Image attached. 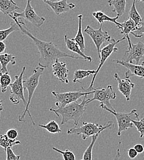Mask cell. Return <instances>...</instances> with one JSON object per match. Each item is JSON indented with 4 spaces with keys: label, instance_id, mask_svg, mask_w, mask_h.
I'll list each match as a JSON object with an SVG mask.
<instances>
[{
    "label": "cell",
    "instance_id": "83f0119b",
    "mask_svg": "<svg viewBox=\"0 0 144 160\" xmlns=\"http://www.w3.org/2000/svg\"><path fill=\"white\" fill-rule=\"evenodd\" d=\"M21 143V141L11 140L9 139L6 134L0 135V147H2L5 151H6L7 148H12V147Z\"/></svg>",
    "mask_w": 144,
    "mask_h": 160
},
{
    "label": "cell",
    "instance_id": "e0dca14e",
    "mask_svg": "<svg viewBox=\"0 0 144 160\" xmlns=\"http://www.w3.org/2000/svg\"><path fill=\"white\" fill-rule=\"evenodd\" d=\"M136 28L137 27L135 25V23L131 19H129L128 20L124 21L123 23H121V27L119 28V30H121V33L124 35V37H125L126 39L127 40L129 46L128 49H131L132 45V43L131 42L129 37V33L135 31Z\"/></svg>",
    "mask_w": 144,
    "mask_h": 160
},
{
    "label": "cell",
    "instance_id": "2e32d148",
    "mask_svg": "<svg viewBox=\"0 0 144 160\" xmlns=\"http://www.w3.org/2000/svg\"><path fill=\"white\" fill-rule=\"evenodd\" d=\"M115 79L118 81V91L123 95L127 101L130 100L131 94L132 89L135 87V84L130 79H122L118 76V73H115L114 75Z\"/></svg>",
    "mask_w": 144,
    "mask_h": 160
},
{
    "label": "cell",
    "instance_id": "3957f363",
    "mask_svg": "<svg viewBox=\"0 0 144 160\" xmlns=\"http://www.w3.org/2000/svg\"><path fill=\"white\" fill-rule=\"evenodd\" d=\"M44 69L45 68L41 67L40 66H38L33 70V74L31 76H30L28 78H26L25 80L23 79V87H24V89H26L28 91V101H27V105L25 107V110L19 115V121L21 122L25 121L24 120V118L26 116L27 113H28V114L30 118V120L33 123V125L35 126V122L34 120H33L32 116L29 110V107H30V102H31L32 98L33 96L34 92H35L37 86L39 84L40 77H41V75L43 73Z\"/></svg>",
    "mask_w": 144,
    "mask_h": 160
},
{
    "label": "cell",
    "instance_id": "603a6c76",
    "mask_svg": "<svg viewBox=\"0 0 144 160\" xmlns=\"http://www.w3.org/2000/svg\"><path fill=\"white\" fill-rule=\"evenodd\" d=\"M78 29L77 31V33L74 38H72V40L76 42L80 46L81 50L84 52V51L85 49V41L84 38L83 36L82 32V14H80L78 16Z\"/></svg>",
    "mask_w": 144,
    "mask_h": 160
},
{
    "label": "cell",
    "instance_id": "5bb4252c",
    "mask_svg": "<svg viewBox=\"0 0 144 160\" xmlns=\"http://www.w3.org/2000/svg\"><path fill=\"white\" fill-rule=\"evenodd\" d=\"M43 2L46 3L47 6H49L57 16H60L62 13L71 11L76 6L75 4L72 2L68 3L67 0H61L58 1L44 0Z\"/></svg>",
    "mask_w": 144,
    "mask_h": 160
},
{
    "label": "cell",
    "instance_id": "30bf717a",
    "mask_svg": "<svg viewBox=\"0 0 144 160\" xmlns=\"http://www.w3.org/2000/svg\"><path fill=\"white\" fill-rule=\"evenodd\" d=\"M84 32L89 35L93 41L98 54V57L100 58L101 53V47L105 42H109L112 39L110 36L108 35V32L103 31L102 30V25H101L99 29H94L90 25H87L84 29Z\"/></svg>",
    "mask_w": 144,
    "mask_h": 160
},
{
    "label": "cell",
    "instance_id": "7a4b0ae2",
    "mask_svg": "<svg viewBox=\"0 0 144 160\" xmlns=\"http://www.w3.org/2000/svg\"><path fill=\"white\" fill-rule=\"evenodd\" d=\"M88 99H87V96H85L81 103L76 102L70 103L65 107L58 108L57 109L51 108H49V111L54 112L59 117H61V125H63L69 121H73L75 127H77L78 126L80 121L82 118L86 107L87 105Z\"/></svg>",
    "mask_w": 144,
    "mask_h": 160
},
{
    "label": "cell",
    "instance_id": "b9f144b4",
    "mask_svg": "<svg viewBox=\"0 0 144 160\" xmlns=\"http://www.w3.org/2000/svg\"></svg>",
    "mask_w": 144,
    "mask_h": 160
},
{
    "label": "cell",
    "instance_id": "d4e9b609",
    "mask_svg": "<svg viewBox=\"0 0 144 160\" xmlns=\"http://www.w3.org/2000/svg\"><path fill=\"white\" fill-rule=\"evenodd\" d=\"M136 1H133L131 7L130 8V10L129 11L128 16H129V19H131L134 21L136 27H138L141 25V23L144 22V20L142 19V17L141 16V15L139 14L137 9H136Z\"/></svg>",
    "mask_w": 144,
    "mask_h": 160
},
{
    "label": "cell",
    "instance_id": "836d02e7",
    "mask_svg": "<svg viewBox=\"0 0 144 160\" xmlns=\"http://www.w3.org/2000/svg\"><path fill=\"white\" fill-rule=\"evenodd\" d=\"M6 152V160H20L21 157L16 155L12 148H7Z\"/></svg>",
    "mask_w": 144,
    "mask_h": 160
},
{
    "label": "cell",
    "instance_id": "484cf974",
    "mask_svg": "<svg viewBox=\"0 0 144 160\" xmlns=\"http://www.w3.org/2000/svg\"><path fill=\"white\" fill-rule=\"evenodd\" d=\"M19 30H20V28L18 24L14 20H12L11 22L10 27L8 28L0 30V41H3L6 40L9 35H11L14 32Z\"/></svg>",
    "mask_w": 144,
    "mask_h": 160
},
{
    "label": "cell",
    "instance_id": "9c48e42d",
    "mask_svg": "<svg viewBox=\"0 0 144 160\" xmlns=\"http://www.w3.org/2000/svg\"><path fill=\"white\" fill-rule=\"evenodd\" d=\"M94 96L92 99H88L87 104L94 100H98L112 111H116L112 104L110 100H115L117 98V94L113 89L112 85H108L106 88H94Z\"/></svg>",
    "mask_w": 144,
    "mask_h": 160
},
{
    "label": "cell",
    "instance_id": "1f68e13d",
    "mask_svg": "<svg viewBox=\"0 0 144 160\" xmlns=\"http://www.w3.org/2000/svg\"><path fill=\"white\" fill-rule=\"evenodd\" d=\"M134 126H136L138 132L140 133V138L144 137V118L141 120H131Z\"/></svg>",
    "mask_w": 144,
    "mask_h": 160
},
{
    "label": "cell",
    "instance_id": "ffe728a7",
    "mask_svg": "<svg viewBox=\"0 0 144 160\" xmlns=\"http://www.w3.org/2000/svg\"><path fill=\"white\" fill-rule=\"evenodd\" d=\"M93 17L97 20V22L99 23L101 25H103L104 22H111L114 23L117 27L118 28V29L121 27V23H118L117 20L119 19L118 16H117L115 18H110L106 14H105L103 11H96L92 13Z\"/></svg>",
    "mask_w": 144,
    "mask_h": 160
},
{
    "label": "cell",
    "instance_id": "e575fe53",
    "mask_svg": "<svg viewBox=\"0 0 144 160\" xmlns=\"http://www.w3.org/2000/svg\"><path fill=\"white\" fill-rule=\"evenodd\" d=\"M6 135L7 136V137L11 139V140H16L17 138L18 137L19 135V132L18 131L15 129V128H11L9 130L7 131Z\"/></svg>",
    "mask_w": 144,
    "mask_h": 160
},
{
    "label": "cell",
    "instance_id": "4dcf8cb0",
    "mask_svg": "<svg viewBox=\"0 0 144 160\" xmlns=\"http://www.w3.org/2000/svg\"><path fill=\"white\" fill-rule=\"evenodd\" d=\"M52 149L53 150L62 155L63 160H76V157L74 153L68 149H66L65 151L59 150L56 147H53Z\"/></svg>",
    "mask_w": 144,
    "mask_h": 160
},
{
    "label": "cell",
    "instance_id": "f546056e",
    "mask_svg": "<svg viewBox=\"0 0 144 160\" xmlns=\"http://www.w3.org/2000/svg\"><path fill=\"white\" fill-rule=\"evenodd\" d=\"M100 134H97L94 136L92 137L91 142L86 150L84 151L82 159L80 160H92V150L93 147L94 146V144L96 142L97 139H98V137Z\"/></svg>",
    "mask_w": 144,
    "mask_h": 160
},
{
    "label": "cell",
    "instance_id": "f35d334b",
    "mask_svg": "<svg viewBox=\"0 0 144 160\" xmlns=\"http://www.w3.org/2000/svg\"><path fill=\"white\" fill-rule=\"evenodd\" d=\"M120 156H121V153H120V149L118 148L117 149V153H116V155L115 157V158L112 160H118L120 158Z\"/></svg>",
    "mask_w": 144,
    "mask_h": 160
},
{
    "label": "cell",
    "instance_id": "7402d4cb",
    "mask_svg": "<svg viewBox=\"0 0 144 160\" xmlns=\"http://www.w3.org/2000/svg\"><path fill=\"white\" fill-rule=\"evenodd\" d=\"M108 3L110 6L113 7L112 12L116 13L119 18L124 14L126 5V0H109Z\"/></svg>",
    "mask_w": 144,
    "mask_h": 160
},
{
    "label": "cell",
    "instance_id": "52a82bcc",
    "mask_svg": "<svg viewBox=\"0 0 144 160\" xmlns=\"http://www.w3.org/2000/svg\"><path fill=\"white\" fill-rule=\"evenodd\" d=\"M26 70V67L24 66L22 68L20 75L15 76V80L10 85L11 87V95L9 100L14 105H18L21 100L23 103L25 107L27 105V101L24 96V87H23V75Z\"/></svg>",
    "mask_w": 144,
    "mask_h": 160
},
{
    "label": "cell",
    "instance_id": "f1b7e54d",
    "mask_svg": "<svg viewBox=\"0 0 144 160\" xmlns=\"http://www.w3.org/2000/svg\"><path fill=\"white\" fill-rule=\"evenodd\" d=\"M12 83L11 77L8 73H0V87L2 93H5Z\"/></svg>",
    "mask_w": 144,
    "mask_h": 160
},
{
    "label": "cell",
    "instance_id": "8fae6325",
    "mask_svg": "<svg viewBox=\"0 0 144 160\" xmlns=\"http://www.w3.org/2000/svg\"><path fill=\"white\" fill-rule=\"evenodd\" d=\"M15 18L17 19L22 18L30 22L33 25L37 27H40L45 22L46 19L38 15L33 7L31 5V1L28 0L27 1V4L24 11L22 12H15L13 16L11 18Z\"/></svg>",
    "mask_w": 144,
    "mask_h": 160
},
{
    "label": "cell",
    "instance_id": "d6986e66",
    "mask_svg": "<svg viewBox=\"0 0 144 160\" xmlns=\"http://www.w3.org/2000/svg\"><path fill=\"white\" fill-rule=\"evenodd\" d=\"M19 9L20 8L12 0H0V12L4 15H8L11 18Z\"/></svg>",
    "mask_w": 144,
    "mask_h": 160
},
{
    "label": "cell",
    "instance_id": "277c9868",
    "mask_svg": "<svg viewBox=\"0 0 144 160\" xmlns=\"http://www.w3.org/2000/svg\"><path fill=\"white\" fill-rule=\"evenodd\" d=\"M114 126L113 121H108L105 125H101L97 123L83 122L81 126L72 128L67 130L68 134L82 135V140H86L87 138L94 136L97 134H101L103 131Z\"/></svg>",
    "mask_w": 144,
    "mask_h": 160
},
{
    "label": "cell",
    "instance_id": "d6a6232c",
    "mask_svg": "<svg viewBox=\"0 0 144 160\" xmlns=\"http://www.w3.org/2000/svg\"><path fill=\"white\" fill-rule=\"evenodd\" d=\"M131 34L136 38H141L144 35V21L139 27L136 28L135 31L131 32Z\"/></svg>",
    "mask_w": 144,
    "mask_h": 160
},
{
    "label": "cell",
    "instance_id": "44dd1931",
    "mask_svg": "<svg viewBox=\"0 0 144 160\" xmlns=\"http://www.w3.org/2000/svg\"><path fill=\"white\" fill-rule=\"evenodd\" d=\"M17 57L13 56L12 54L4 53L0 54V64L1 65L0 73H8V70L7 68V65L11 63L12 65H14L16 63Z\"/></svg>",
    "mask_w": 144,
    "mask_h": 160
},
{
    "label": "cell",
    "instance_id": "7c38bea8",
    "mask_svg": "<svg viewBox=\"0 0 144 160\" xmlns=\"http://www.w3.org/2000/svg\"><path fill=\"white\" fill-rule=\"evenodd\" d=\"M144 43L139 41L136 44H132V48L126 51L124 53L123 61L132 63L134 60L136 65L139 64V61L144 58Z\"/></svg>",
    "mask_w": 144,
    "mask_h": 160
},
{
    "label": "cell",
    "instance_id": "4316f807",
    "mask_svg": "<svg viewBox=\"0 0 144 160\" xmlns=\"http://www.w3.org/2000/svg\"><path fill=\"white\" fill-rule=\"evenodd\" d=\"M38 126L41 128L47 130L49 133L51 134H57L62 132L59 124L54 120L49 121L46 124H39Z\"/></svg>",
    "mask_w": 144,
    "mask_h": 160
},
{
    "label": "cell",
    "instance_id": "d590c367",
    "mask_svg": "<svg viewBox=\"0 0 144 160\" xmlns=\"http://www.w3.org/2000/svg\"><path fill=\"white\" fill-rule=\"evenodd\" d=\"M127 154H128V157L130 159L134 160V159L136 158V157H137L139 153L136 152V150L134 149V148H131L128 150Z\"/></svg>",
    "mask_w": 144,
    "mask_h": 160
},
{
    "label": "cell",
    "instance_id": "6da1fadb",
    "mask_svg": "<svg viewBox=\"0 0 144 160\" xmlns=\"http://www.w3.org/2000/svg\"><path fill=\"white\" fill-rule=\"evenodd\" d=\"M11 18L18 24L21 32L30 38L38 48L40 54L38 66H40L44 68H46L49 67L50 64L54 63L56 60L64 58L84 60L82 58L70 55L68 53L62 51L52 42L44 41L37 38L36 37L32 34V33L26 27L25 22L23 21L22 18L17 19L13 17Z\"/></svg>",
    "mask_w": 144,
    "mask_h": 160
},
{
    "label": "cell",
    "instance_id": "8d00e7d4",
    "mask_svg": "<svg viewBox=\"0 0 144 160\" xmlns=\"http://www.w3.org/2000/svg\"><path fill=\"white\" fill-rule=\"evenodd\" d=\"M134 148L138 153H142L144 152V147L141 143H137L135 145Z\"/></svg>",
    "mask_w": 144,
    "mask_h": 160
},
{
    "label": "cell",
    "instance_id": "8992f818",
    "mask_svg": "<svg viewBox=\"0 0 144 160\" xmlns=\"http://www.w3.org/2000/svg\"><path fill=\"white\" fill-rule=\"evenodd\" d=\"M94 91L87 92L86 89L82 87V89L78 91H70L63 93L52 91V94L56 98V105L58 108H63L70 103L76 102L82 96L84 97L85 96L94 94Z\"/></svg>",
    "mask_w": 144,
    "mask_h": 160
},
{
    "label": "cell",
    "instance_id": "9a60e30c",
    "mask_svg": "<svg viewBox=\"0 0 144 160\" xmlns=\"http://www.w3.org/2000/svg\"><path fill=\"white\" fill-rule=\"evenodd\" d=\"M53 76L57 78V80L62 82L68 84L69 80L68 79V75L69 70L67 67V63L63 62L56 60L52 65Z\"/></svg>",
    "mask_w": 144,
    "mask_h": 160
},
{
    "label": "cell",
    "instance_id": "60d3db41",
    "mask_svg": "<svg viewBox=\"0 0 144 160\" xmlns=\"http://www.w3.org/2000/svg\"><path fill=\"white\" fill-rule=\"evenodd\" d=\"M0 116H1V112H0Z\"/></svg>",
    "mask_w": 144,
    "mask_h": 160
},
{
    "label": "cell",
    "instance_id": "74e56055",
    "mask_svg": "<svg viewBox=\"0 0 144 160\" xmlns=\"http://www.w3.org/2000/svg\"><path fill=\"white\" fill-rule=\"evenodd\" d=\"M6 48V45L3 41H0V54H4Z\"/></svg>",
    "mask_w": 144,
    "mask_h": 160
},
{
    "label": "cell",
    "instance_id": "cb8c5ba5",
    "mask_svg": "<svg viewBox=\"0 0 144 160\" xmlns=\"http://www.w3.org/2000/svg\"><path fill=\"white\" fill-rule=\"evenodd\" d=\"M96 70H82V69H78L76 70L73 74V82L74 83L76 82H80L82 83L80 80H83L86 77H90V76H94L96 74Z\"/></svg>",
    "mask_w": 144,
    "mask_h": 160
},
{
    "label": "cell",
    "instance_id": "ac0fdd59",
    "mask_svg": "<svg viewBox=\"0 0 144 160\" xmlns=\"http://www.w3.org/2000/svg\"><path fill=\"white\" fill-rule=\"evenodd\" d=\"M63 38L66 47L68 50L80 56L81 58H82L84 59V60L89 61V62H91L92 61L93 59L91 57L87 56L86 54H84V53L81 50L79 45L72 39H69L67 35H65Z\"/></svg>",
    "mask_w": 144,
    "mask_h": 160
},
{
    "label": "cell",
    "instance_id": "ab89813d",
    "mask_svg": "<svg viewBox=\"0 0 144 160\" xmlns=\"http://www.w3.org/2000/svg\"><path fill=\"white\" fill-rule=\"evenodd\" d=\"M2 102H3V100H1L0 99V112L3 110V107H2Z\"/></svg>",
    "mask_w": 144,
    "mask_h": 160
},
{
    "label": "cell",
    "instance_id": "4fadbf2b",
    "mask_svg": "<svg viewBox=\"0 0 144 160\" xmlns=\"http://www.w3.org/2000/svg\"><path fill=\"white\" fill-rule=\"evenodd\" d=\"M113 62L126 67L127 71L125 73V78L130 79L131 77H138L144 78V62L141 64L136 65L130 63L123 60H114Z\"/></svg>",
    "mask_w": 144,
    "mask_h": 160
},
{
    "label": "cell",
    "instance_id": "ba28073f",
    "mask_svg": "<svg viewBox=\"0 0 144 160\" xmlns=\"http://www.w3.org/2000/svg\"><path fill=\"white\" fill-rule=\"evenodd\" d=\"M126 40L125 37L122 38V39L119 40H115L114 38L111 39L110 41H109L108 44L105 46V47H103V48L101 50V53H100V62H99V65L96 70V74L93 76L92 81L91 82V84L89 85V86L87 88V89H86L87 92H91L94 91V83L96 80V78L97 75V74L99 73L100 70L101 69L102 67L103 66V64L105 63V62H106V60H107L110 56L113 53V52H116L118 51V48L116 47V45L117 44H118L119 42H120L121 41H123V40Z\"/></svg>",
    "mask_w": 144,
    "mask_h": 160
},
{
    "label": "cell",
    "instance_id": "5b68a950",
    "mask_svg": "<svg viewBox=\"0 0 144 160\" xmlns=\"http://www.w3.org/2000/svg\"><path fill=\"white\" fill-rule=\"evenodd\" d=\"M100 107L115 117L118 125V129L117 132V135L118 136L122 135V132L124 131H126L129 128H133L134 124L131 120H134L133 118H136L139 120V115L137 113V111L135 109L129 113H121L117 112L116 111H112L102 103L100 104Z\"/></svg>",
    "mask_w": 144,
    "mask_h": 160
}]
</instances>
